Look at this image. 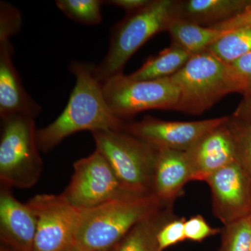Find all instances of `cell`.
<instances>
[{"mask_svg": "<svg viewBox=\"0 0 251 251\" xmlns=\"http://www.w3.org/2000/svg\"><path fill=\"white\" fill-rule=\"evenodd\" d=\"M96 66L74 61L69 65L75 85L64 111L47 126L37 130L39 150L49 152L69 135L82 130H117L126 122L117 117L104 97L102 83L96 76Z\"/></svg>", "mask_w": 251, "mask_h": 251, "instance_id": "1", "label": "cell"}, {"mask_svg": "<svg viewBox=\"0 0 251 251\" xmlns=\"http://www.w3.org/2000/svg\"><path fill=\"white\" fill-rule=\"evenodd\" d=\"M164 204L150 195L122 198L79 210L75 248L85 251H111L134 226Z\"/></svg>", "mask_w": 251, "mask_h": 251, "instance_id": "2", "label": "cell"}, {"mask_svg": "<svg viewBox=\"0 0 251 251\" xmlns=\"http://www.w3.org/2000/svg\"><path fill=\"white\" fill-rule=\"evenodd\" d=\"M175 0H151L138 11L128 13L111 31L108 52L96 67V76L101 83L122 74V70L140 48L152 36L167 31L173 18Z\"/></svg>", "mask_w": 251, "mask_h": 251, "instance_id": "3", "label": "cell"}, {"mask_svg": "<svg viewBox=\"0 0 251 251\" xmlns=\"http://www.w3.org/2000/svg\"><path fill=\"white\" fill-rule=\"evenodd\" d=\"M170 79L179 90L174 110L188 115H201L227 94L235 93L228 64L207 50L193 54Z\"/></svg>", "mask_w": 251, "mask_h": 251, "instance_id": "4", "label": "cell"}, {"mask_svg": "<svg viewBox=\"0 0 251 251\" xmlns=\"http://www.w3.org/2000/svg\"><path fill=\"white\" fill-rule=\"evenodd\" d=\"M1 120V186L30 188L40 179L44 166L34 118L13 115Z\"/></svg>", "mask_w": 251, "mask_h": 251, "instance_id": "5", "label": "cell"}, {"mask_svg": "<svg viewBox=\"0 0 251 251\" xmlns=\"http://www.w3.org/2000/svg\"><path fill=\"white\" fill-rule=\"evenodd\" d=\"M91 133L96 150L105 157L128 191L138 196L153 195L158 150L124 130H95Z\"/></svg>", "mask_w": 251, "mask_h": 251, "instance_id": "6", "label": "cell"}, {"mask_svg": "<svg viewBox=\"0 0 251 251\" xmlns=\"http://www.w3.org/2000/svg\"><path fill=\"white\" fill-rule=\"evenodd\" d=\"M102 88L112 112L124 121L146 110H174L179 98L170 77L135 80L120 74L105 80Z\"/></svg>", "mask_w": 251, "mask_h": 251, "instance_id": "7", "label": "cell"}, {"mask_svg": "<svg viewBox=\"0 0 251 251\" xmlns=\"http://www.w3.org/2000/svg\"><path fill=\"white\" fill-rule=\"evenodd\" d=\"M74 174L63 197L78 210L138 196L128 191L117 178L105 157L96 150L74 165Z\"/></svg>", "mask_w": 251, "mask_h": 251, "instance_id": "8", "label": "cell"}, {"mask_svg": "<svg viewBox=\"0 0 251 251\" xmlns=\"http://www.w3.org/2000/svg\"><path fill=\"white\" fill-rule=\"evenodd\" d=\"M27 204L36 218L33 251H72L75 249L78 209L71 205L62 194L37 195Z\"/></svg>", "mask_w": 251, "mask_h": 251, "instance_id": "9", "label": "cell"}, {"mask_svg": "<svg viewBox=\"0 0 251 251\" xmlns=\"http://www.w3.org/2000/svg\"><path fill=\"white\" fill-rule=\"evenodd\" d=\"M229 116L196 122H173L151 116L126 122L124 131L157 150L186 151L202 137L229 120Z\"/></svg>", "mask_w": 251, "mask_h": 251, "instance_id": "10", "label": "cell"}, {"mask_svg": "<svg viewBox=\"0 0 251 251\" xmlns=\"http://www.w3.org/2000/svg\"><path fill=\"white\" fill-rule=\"evenodd\" d=\"M213 212L224 226L251 215V181L236 161L208 176Z\"/></svg>", "mask_w": 251, "mask_h": 251, "instance_id": "11", "label": "cell"}, {"mask_svg": "<svg viewBox=\"0 0 251 251\" xmlns=\"http://www.w3.org/2000/svg\"><path fill=\"white\" fill-rule=\"evenodd\" d=\"M227 121L206 133L186 151L192 170V181H205L213 173L237 161Z\"/></svg>", "mask_w": 251, "mask_h": 251, "instance_id": "12", "label": "cell"}, {"mask_svg": "<svg viewBox=\"0 0 251 251\" xmlns=\"http://www.w3.org/2000/svg\"><path fill=\"white\" fill-rule=\"evenodd\" d=\"M36 218L27 203L18 201L11 188L0 189L1 244L15 251H33Z\"/></svg>", "mask_w": 251, "mask_h": 251, "instance_id": "13", "label": "cell"}, {"mask_svg": "<svg viewBox=\"0 0 251 251\" xmlns=\"http://www.w3.org/2000/svg\"><path fill=\"white\" fill-rule=\"evenodd\" d=\"M14 47L10 40L0 41V117H35L41 107L26 92L13 63Z\"/></svg>", "mask_w": 251, "mask_h": 251, "instance_id": "14", "label": "cell"}, {"mask_svg": "<svg viewBox=\"0 0 251 251\" xmlns=\"http://www.w3.org/2000/svg\"><path fill=\"white\" fill-rule=\"evenodd\" d=\"M192 181V170L186 151L158 150L153 178V196L173 205L182 196L185 185Z\"/></svg>", "mask_w": 251, "mask_h": 251, "instance_id": "15", "label": "cell"}, {"mask_svg": "<svg viewBox=\"0 0 251 251\" xmlns=\"http://www.w3.org/2000/svg\"><path fill=\"white\" fill-rule=\"evenodd\" d=\"M251 0H175L173 18L204 27L240 14Z\"/></svg>", "mask_w": 251, "mask_h": 251, "instance_id": "16", "label": "cell"}, {"mask_svg": "<svg viewBox=\"0 0 251 251\" xmlns=\"http://www.w3.org/2000/svg\"><path fill=\"white\" fill-rule=\"evenodd\" d=\"M175 218L173 205L164 204L134 226L110 251H160L158 231Z\"/></svg>", "mask_w": 251, "mask_h": 251, "instance_id": "17", "label": "cell"}, {"mask_svg": "<svg viewBox=\"0 0 251 251\" xmlns=\"http://www.w3.org/2000/svg\"><path fill=\"white\" fill-rule=\"evenodd\" d=\"M172 44L179 46L191 54L199 53L226 35L229 30H219L172 18L167 28Z\"/></svg>", "mask_w": 251, "mask_h": 251, "instance_id": "18", "label": "cell"}, {"mask_svg": "<svg viewBox=\"0 0 251 251\" xmlns=\"http://www.w3.org/2000/svg\"><path fill=\"white\" fill-rule=\"evenodd\" d=\"M192 55L179 46L171 44L157 55L149 57L128 77L135 80H150L171 76L179 72Z\"/></svg>", "mask_w": 251, "mask_h": 251, "instance_id": "19", "label": "cell"}, {"mask_svg": "<svg viewBox=\"0 0 251 251\" xmlns=\"http://www.w3.org/2000/svg\"><path fill=\"white\" fill-rule=\"evenodd\" d=\"M206 50L226 64L234 62L251 52V27L229 30Z\"/></svg>", "mask_w": 251, "mask_h": 251, "instance_id": "20", "label": "cell"}, {"mask_svg": "<svg viewBox=\"0 0 251 251\" xmlns=\"http://www.w3.org/2000/svg\"><path fill=\"white\" fill-rule=\"evenodd\" d=\"M100 0H57L55 4L66 16L82 24L94 25L101 23Z\"/></svg>", "mask_w": 251, "mask_h": 251, "instance_id": "21", "label": "cell"}, {"mask_svg": "<svg viewBox=\"0 0 251 251\" xmlns=\"http://www.w3.org/2000/svg\"><path fill=\"white\" fill-rule=\"evenodd\" d=\"M220 251H251V215L224 226Z\"/></svg>", "mask_w": 251, "mask_h": 251, "instance_id": "22", "label": "cell"}, {"mask_svg": "<svg viewBox=\"0 0 251 251\" xmlns=\"http://www.w3.org/2000/svg\"><path fill=\"white\" fill-rule=\"evenodd\" d=\"M227 126L234 138L237 161L247 172L251 181V125L231 115Z\"/></svg>", "mask_w": 251, "mask_h": 251, "instance_id": "23", "label": "cell"}, {"mask_svg": "<svg viewBox=\"0 0 251 251\" xmlns=\"http://www.w3.org/2000/svg\"><path fill=\"white\" fill-rule=\"evenodd\" d=\"M235 93L244 97L251 94V52L228 64Z\"/></svg>", "mask_w": 251, "mask_h": 251, "instance_id": "24", "label": "cell"}, {"mask_svg": "<svg viewBox=\"0 0 251 251\" xmlns=\"http://www.w3.org/2000/svg\"><path fill=\"white\" fill-rule=\"evenodd\" d=\"M22 25V16L19 10L9 3H0V41L10 40L17 34Z\"/></svg>", "mask_w": 251, "mask_h": 251, "instance_id": "25", "label": "cell"}, {"mask_svg": "<svg viewBox=\"0 0 251 251\" xmlns=\"http://www.w3.org/2000/svg\"><path fill=\"white\" fill-rule=\"evenodd\" d=\"M184 218H175L167 222L157 234L158 249L163 251L167 248L186 240L184 232Z\"/></svg>", "mask_w": 251, "mask_h": 251, "instance_id": "26", "label": "cell"}, {"mask_svg": "<svg viewBox=\"0 0 251 251\" xmlns=\"http://www.w3.org/2000/svg\"><path fill=\"white\" fill-rule=\"evenodd\" d=\"M186 239L193 242H201L206 238L216 235L220 229L211 227L202 216L196 215L186 220L184 224Z\"/></svg>", "mask_w": 251, "mask_h": 251, "instance_id": "27", "label": "cell"}, {"mask_svg": "<svg viewBox=\"0 0 251 251\" xmlns=\"http://www.w3.org/2000/svg\"><path fill=\"white\" fill-rule=\"evenodd\" d=\"M219 30H232L242 27H251V2L243 12L225 22L210 26Z\"/></svg>", "mask_w": 251, "mask_h": 251, "instance_id": "28", "label": "cell"}, {"mask_svg": "<svg viewBox=\"0 0 251 251\" xmlns=\"http://www.w3.org/2000/svg\"><path fill=\"white\" fill-rule=\"evenodd\" d=\"M232 116L251 125V94L244 97Z\"/></svg>", "mask_w": 251, "mask_h": 251, "instance_id": "29", "label": "cell"}, {"mask_svg": "<svg viewBox=\"0 0 251 251\" xmlns=\"http://www.w3.org/2000/svg\"><path fill=\"white\" fill-rule=\"evenodd\" d=\"M151 0H111L105 2L118 6L128 13L134 12L148 5Z\"/></svg>", "mask_w": 251, "mask_h": 251, "instance_id": "30", "label": "cell"}, {"mask_svg": "<svg viewBox=\"0 0 251 251\" xmlns=\"http://www.w3.org/2000/svg\"><path fill=\"white\" fill-rule=\"evenodd\" d=\"M0 251H15L10 248L6 247V246L1 244V248H0Z\"/></svg>", "mask_w": 251, "mask_h": 251, "instance_id": "31", "label": "cell"}, {"mask_svg": "<svg viewBox=\"0 0 251 251\" xmlns=\"http://www.w3.org/2000/svg\"><path fill=\"white\" fill-rule=\"evenodd\" d=\"M72 251H82L80 250V249H77V248H75V249H74Z\"/></svg>", "mask_w": 251, "mask_h": 251, "instance_id": "32", "label": "cell"}]
</instances>
